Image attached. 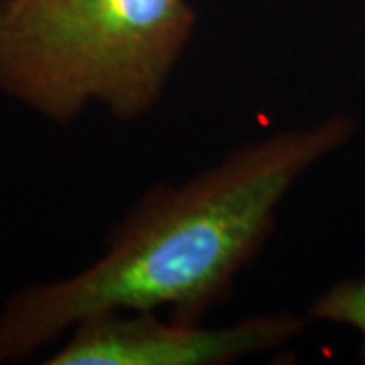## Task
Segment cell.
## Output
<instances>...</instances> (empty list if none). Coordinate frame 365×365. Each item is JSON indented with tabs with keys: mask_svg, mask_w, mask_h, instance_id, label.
I'll use <instances>...</instances> for the list:
<instances>
[{
	"mask_svg": "<svg viewBox=\"0 0 365 365\" xmlns=\"http://www.w3.org/2000/svg\"><path fill=\"white\" fill-rule=\"evenodd\" d=\"M357 130L359 120L341 112L240 144L181 185H157L116 223L98 260L6 299L0 365L108 311L169 309L173 321L201 323L272 234L290 189Z\"/></svg>",
	"mask_w": 365,
	"mask_h": 365,
	"instance_id": "cell-1",
	"label": "cell"
},
{
	"mask_svg": "<svg viewBox=\"0 0 365 365\" xmlns=\"http://www.w3.org/2000/svg\"><path fill=\"white\" fill-rule=\"evenodd\" d=\"M197 25L187 0H0V93L55 124L160 102Z\"/></svg>",
	"mask_w": 365,
	"mask_h": 365,
	"instance_id": "cell-2",
	"label": "cell"
},
{
	"mask_svg": "<svg viewBox=\"0 0 365 365\" xmlns=\"http://www.w3.org/2000/svg\"><path fill=\"white\" fill-rule=\"evenodd\" d=\"M292 313L254 314L227 327L160 321L155 311L93 314L69 331L49 365H225L278 349L302 333Z\"/></svg>",
	"mask_w": 365,
	"mask_h": 365,
	"instance_id": "cell-3",
	"label": "cell"
},
{
	"mask_svg": "<svg viewBox=\"0 0 365 365\" xmlns=\"http://www.w3.org/2000/svg\"><path fill=\"white\" fill-rule=\"evenodd\" d=\"M309 313L319 321L349 327L359 333L365 359V276L343 278L313 300Z\"/></svg>",
	"mask_w": 365,
	"mask_h": 365,
	"instance_id": "cell-4",
	"label": "cell"
}]
</instances>
